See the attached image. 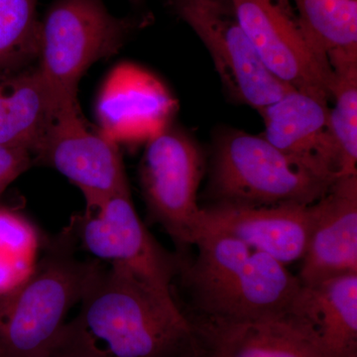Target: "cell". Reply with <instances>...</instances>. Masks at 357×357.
Here are the masks:
<instances>
[{
    "mask_svg": "<svg viewBox=\"0 0 357 357\" xmlns=\"http://www.w3.org/2000/svg\"><path fill=\"white\" fill-rule=\"evenodd\" d=\"M79 303L81 309L65 324L51 354L196 356L194 326L173 293L159 290L128 268L98 263Z\"/></svg>",
    "mask_w": 357,
    "mask_h": 357,
    "instance_id": "6da1fadb",
    "label": "cell"
},
{
    "mask_svg": "<svg viewBox=\"0 0 357 357\" xmlns=\"http://www.w3.org/2000/svg\"><path fill=\"white\" fill-rule=\"evenodd\" d=\"M192 262L180 275L192 318L259 321L293 312L302 283L286 265L234 237L202 231Z\"/></svg>",
    "mask_w": 357,
    "mask_h": 357,
    "instance_id": "7a4b0ae2",
    "label": "cell"
},
{
    "mask_svg": "<svg viewBox=\"0 0 357 357\" xmlns=\"http://www.w3.org/2000/svg\"><path fill=\"white\" fill-rule=\"evenodd\" d=\"M75 243L70 229L47 246L22 283L0 295V357H47L53 351L100 263L77 259Z\"/></svg>",
    "mask_w": 357,
    "mask_h": 357,
    "instance_id": "3957f363",
    "label": "cell"
},
{
    "mask_svg": "<svg viewBox=\"0 0 357 357\" xmlns=\"http://www.w3.org/2000/svg\"><path fill=\"white\" fill-rule=\"evenodd\" d=\"M149 22L148 14L114 15L103 0L52 2L40 20L36 68L58 115L79 110L77 86L84 73L119 53L134 33Z\"/></svg>",
    "mask_w": 357,
    "mask_h": 357,
    "instance_id": "277c9868",
    "label": "cell"
},
{
    "mask_svg": "<svg viewBox=\"0 0 357 357\" xmlns=\"http://www.w3.org/2000/svg\"><path fill=\"white\" fill-rule=\"evenodd\" d=\"M335 181L294 161L261 135L223 128L213 138L204 194L208 204L309 206L323 198Z\"/></svg>",
    "mask_w": 357,
    "mask_h": 357,
    "instance_id": "5b68a950",
    "label": "cell"
},
{
    "mask_svg": "<svg viewBox=\"0 0 357 357\" xmlns=\"http://www.w3.org/2000/svg\"><path fill=\"white\" fill-rule=\"evenodd\" d=\"M204 172V151L184 129L171 123L147 141L139 181L148 215L183 249L201 234L198 192Z\"/></svg>",
    "mask_w": 357,
    "mask_h": 357,
    "instance_id": "8992f818",
    "label": "cell"
},
{
    "mask_svg": "<svg viewBox=\"0 0 357 357\" xmlns=\"http://www.w3.org/2000/svg\"><path fill=\"white\" fill-rule=\"evenodd\" d=\"M176 16L203 42L225 93L260 112L292 89L263 64L231 0H167Z\"/></svg>",
    "mask_w": 357,
    "mask_h": 357,
    "instance_id": "52a82bcc",
    "label": "cell"
},
{
    "mask_svg": "<svg viewBox=\"0 0 357 357\" xmlns=\"http://www.w3.org/2000/svg\"><path fill=\"white\" fill-rule=\"evenodd\" d=\"M263 64L290 88L331 100L333 70L302 24L292 0H231Z\"/></svg>",
    "mask_w": 357,
    "mask_h": 357,
    "instance_id": "ba28073f",
    "label": "cell"
},
{
    "mask_svg": "<svg viewBox=\"0 0 357 357\" xmlns=\"http://www.w3.org/2000/svg\"><path fill=\"white\" fill-rule=\"evenodd\" d=\"M76 238L98 261L121 265L172 293L182 259L160 245L136 213L130 190L119 192L72 223Z\"/></svg>",
    "mask_w": 357,
    "mask_h": 357,
    "instance_id": "9c48e42d",
    "label": "cell"
},
{
    "mask_svg": "<svg viewBox=\"0 0 357 357\" xmlns=\"http://www.w3.org/2000/svg\"><path fill=\"white\" fill-rule=\"evenodd\" d=\"M33 161L55 169L77 185L86 199V211L130 190L119 144L100 131H91L79 110L56 117Z\"/></svg>",
    "mask_w": 357,
    "mask_h": 357,
    "instance_id": "30bf717a",
    "label": "cell"
},
{
    "mask_svg": "<svg viewBox=\"0 0 357 357\" xmlns=\"http://www.w3.org/2000/svg\"><path fill=\"white\" fill-rule=\"evenodd\" d=\"M317 215V202L259 208L208 204L201 208V232L234 237L288 266L304 257Z\"/></svg>",
    "mask_w": 357,
    "mask_h": 357,
    "instance_id": "8fae6325",
    "label": "cell"
},
{
    "mask_svg": "<svg viewBox=\"0 0 357 357\" xmlns=\"http://www.w3.org/2000/svg\"><path fill=\"white\" fill-rule=\"evenodd\" d=\"M189 319L195 357H331L311 324L295 312L249 321Z\"/></svg>",
    "mask_w": 357,
    "mask_h": 357,
    "instance_id": "7c38bea8",
    "label": "cell"
},
{
    "mask_svg": "<svg viewBox=\"0 0 357 357\" xmlns=\"http://www.w3.org/2000/svg\"><path fill=\"white\" fill-rule=\"evenodd\" d=\"M330 102L326 96L290 89L259 114L264 122L260 135L321 177H342L340 155L331 131Z\"/></svg>",
    "mask_w": 357,
    "mask_h": 357,
    "instance_id": "4fadbf2b",
    "label": "cell"
},
{
    "mask_svg": "<svg viewBox=\"0 0 357 357\" xmlns=\"http://www.w3.org/2000/svg\"><path fill=\"white\" fill-rule=\"evenodd\" d=\"M177 100L165 84L139 66H119L103 84L96 116L100 132L119 142H147L166 126Z\"/></svg>",
    "mask_w": 357,
    "mask_h": 357,
    "instance_id": "5bb4252c",
    "label": "cell"
},
{
    "mask_svg": "<svg viewBox=\"0 0 357 357\" xmlns=\"http://www.w3.org/2000/svg\"><path fill=\"white\" fill-rule=\"evenodd\" d=\"M317 206L318 215L301 260L302 285L357 273V173L337 178Z\"/></svg>",
    "mask_w": 357,
    "mask_h": 357,
    "instance_id": "9a60e30c",
    "label": "cell"
},
{
    "mask_svg": "<svg viewBox=\"0 0 357 357\" xmlns=\"http://www.w3.org/2000/svg\"><path fill=\"white\" fill-rule=\"evenodd\" d=\"M57 115L36 67L0 72V144L33 156Z\"/></svg>",
    "mask_w": 357,
    "mask_h": 357,
    "instance_id": "2e32d148",
    "label": "cell"
},
{
    "mask_svg": "<svg viewBox=\"0 0 357 357\" xmlns=\"http://www.w3.org/2000/svg\"><path fill=\"white\" fill-rule=\"evenodd\" d=\"M293 312L307 319L331 357H357V273L302 285Z\"/></svg>",
    "mask_w": 357,
    "mask_h": 357,
    "instance_id": "e0dca14e",
    "label": "cell"
},
{
    "mask_svg": "<svg viewBox=\"0 0 357 357\" xmlns=\"http://www.w3.org/2000/svg\"><path fill=\"white\" fill-rule=\"evenodd\" d=\"M310 38L331 67L357 62V0H292Z\"/></svg>",
    "mask_w": 357,
    "mask_h": 357,
    "instance_id": "ac0fdd59",
    "label": "cell"
},
{
    "mask_svg": "<svg viewBox=\"0 0 357 357\" xmlns=\"http://www.w3.org/2000/svg\"><path fill=\"white\" fill-rule=\"evenodd\" d=\"M39 0H0V72L25 69L38 57Z\"/></svg>",
    "mask_w": 357,
    "mask_h": 357,
    "instance_id": "d6986e66",
    "label": "cell"
},
{
    "mask_svg": "<svg viewBox=\"0 0 357 357\" xmlns=\"http://www.w3.org/2000/svg\"><path fill=\"white\" fill-rule=\"evenodd\" d=\"M328 121L342 176L357 173V63L333 66Z\"/></svg>",
    "mask_w": 357,
    "mask_h": 357,
    "instance_id": "ffe728a7",
    "label": "cell"
},
{
    "mask_svg": "<svg viewBox=\"0 0 357 357\" xmlns=\"http://www.w3.org/2000/svg\"><path fill=\"white\" fill-rule=\"evenodd\" d=\"M33 163L28 150L0 144V195Z\"/></svg>",
    "mask_w": 357,
    "mask_h": 357,
    "instance_id": "44dd1931",
    "label": "cell"
},
{
    "mask_svg": "<svg viewBox=\"0 0 357 357\" xmlns=\"http://www.w3.org/2000/svg\"><path fill=\"white\" fill-rule=\"evenodd\" d=\"M47 357H67V356H62V354H51L50 356H48Z\"/></svg>",
    "mask_w": 357,
    "mask_h": 357,
    "instance_id": "7402d4cb",
    "label": "cell"
},
{
    "mask_svg": "<svg viewBox=\"0 0 357 357\" xmlns=\"http://www.w3.org/2000/svg\"><path fill=\"white\" fill-rule=\"evenodd\" d=\"M135 1H141V0H135Z\"/></svg>",
    "mask_w": 357,
    "mask_h": 357,
    "instance_id": "603a6c76",
    "label": "cell"
}]
</instances>
